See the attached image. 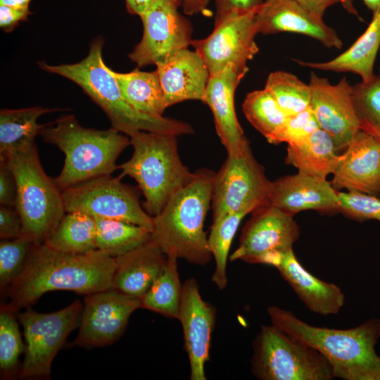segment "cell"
I'll use <instances>...</instances> for the list:
<instances>
[{"mask_svg":"<svg viewBox=\"0 0 380 380\" xmlns=\"http://www.w3.org/2000/svg\"><path fill=\"white\" fill-rule=\"evenodd\" d=\"M379 75H380V69H379Z\"/></svg>","mask_w":380,"mask_h":380,"instance_id":"681fc988","label":"cell"},{"mask_svg":"<svg viewBox=\"0 0 380 380\" xmlns=\"http://www.w3.org/2000/svg\"><path fill=\"white\" fill-rule=\"evenodd\" d=\"M248 69L233 65L211 74L204 101L214 118L217 134L227 155L240 154L249 141L239 122L235 110L236 89Z\"/></svg>","mask_w":380,"mask_h":380,"instance_id":"ac0fdd59","label":"cell"},{"mask_svg":"<svg viewBox=\"0 0 380 380\" xmlns=\"http://www.w3.org/2000/svg\"><path fill=\"white\" fill-rule=\"evenodd\" d=\"M338 211L357 220L380 221V198L359 191H338Z\"/></svg>","mask_w":380,"mask_h":380,"instance_id":"74e56055","label":"cell"},{"mask_svg":"<svg viewBox=\"0 0 380 380\" xmlns=\"http://www.w3.org/2000/svg\"><path fill=\"white\" fill-rule=\"evenodd\" d=\"M215 317L216 310L203 299L197 281L194 278L187 279L182 285L177 319L183 329L191 380L207 379L205 366L209 360Z\"/></svg>","mask_w":380,"mask_h":380,"instance_id":"e0dca14e","label":"cell"},{"mask_svg":"<svg viewBox=\"0 0 380 380\" xmlns=\"http://www.w3.org/2000/svg\"><path fill=\"white\" fill-rule=\"evenodd\" d=\"M251 213L247 210L226 215L213 221L208 237L210 251L215 262L212 281L217 289L227 286V264L232 240L243 217Z\"/></svg>","mask_w":380,"mask_h":380,"instance_id":"1f68e13d","label":"cell"},{"mask_svg":"<svg viewBox=\"0 0 380 380\" xmlns=\"http://www.w3.org/2000/svg\"><path fill=\"white\" fill-rule=\"evenodd\" d=\"M310 311L322 316L338 314L345 295L332 283L324 281L308 272L296 258L293 248L277 256L272 262Z\"/></svg>","mask_w":380,"mask_h":380,"instance_id":"603a6c76","label":"cell"},{"mask_svg":"<svg viewBox=\"0 0 380 380\" xmlns=\"http://www.w3.org/2000/svg\"><path fill=\"white\" fill-rule=\"evenodd\" d=\"M311 108L319 127L332 137L338 151L346 148L360 130L356 113L353 86L343 77L336 84L310 73Z\"/></svg>","mask_w":380,"mask_h":380,"instance_id":"2e32d148","label":"cell"},{"mask_svg":"<svg viewBox=\"0 0 380 380\" xmlns=\"http://www.w3.org/2000/svg\"><path fill=\"white\" fill-rule=\"evenodd\" d=\"M113 74L125 101L137 111L162 117L167 108L156 69L151 72L138 68L129 72Z\"/></svg>","mask_w":380,"mask_h":380,"instance_id":"83f0119b","label":"cell"},{"mask_svg":"<svg viewBox=\"0 0 380 380\" xmlns=\"http://www.w3.org/2000/svg\"><path fill=\"white\" fill-rule=\"evenodd\" d=\"M331 182L338 191L380 193V141L360 130L352 139L334 172Z\"/></svg>","mask_w":380,"mask_h":380,"instance_id":"ffe728a7","label":"cell"},{"mask_svg":"<svg viewBox=\"0 0 380 380\" xmlns=\"http://www.w3.org/2000/svg\"><path fill=\"white\" fill-rule=\"evenodd\" d=\"M330 134L319 128L298 142L289 144L286 163L298 172L326 179L334 174L341 155Z\"/></svg>","mask_w":380,"mask_h":380,"instance_id":"484cf974","label":"cell"},{"mask_svg":"<svg viewBox=\"0 0 380 380\" xmlns=\"http://www.w3.org/2000/svg\"><path fill=\"white\" fill-rule=\"evenodd\" d=\"M96 218L97 249L117 258L151 240V232L142 226L120 220Z\"/></svg>","mask_w":380,"mask_h":380,"instance_id":"f546056e","label":"cell"},{"mask_svg":"<svg viewBox=\"0 0 380 380\" xmlns=\"http://www.w3.org/2000/svg\"><path fill=\"white\" fill-rule=\"evenodd\" d=\"M31 13L29 8L0 5V27L5 32H11L20 22L25 20Z\"/></svg>","mask_w":380,"mask_h":380,"instance_id":"7bdbcfd3","label":"cell"},{"mask_svg":"<svg viewBox=\"0 0 380 380\" xmlns=\"http://www.w3.org/2000/svg\"><path fill=\"white\" fill-rule=\"evenodd\" d=\"M251 371L261 380H331V367L317 350L276 326L263 325L253 344Z\"/></svg>","mask_w":380,"mask_h":380,"instance_id":"ba28073f","label":"cell"},{"mask_svg":"<svg viewBox=\"0 0 380 380\" xmlns=\"http://www.w3.org/2000/svg\"><path fill=\"white\" fill-rule=\"evenodd\" d=\"M320 128L309 107L295 115H289L279 130L267 141L277 145L281 143L292 144L305 139Z\"/></svg>","mask_w":380,"mask_h":380,"instance_id":"f35d334b","label":"cell"},{"mask_svg":"<svg viewBox=\"0 0 380 380\" xmlns=\"http://www.w3.org/2000/svg\"><path fill=\"white\" fill-rule=\"evenodd\" d=\"M181 0H156L140 16L143 35L128 55L138 68L156 65L191 44V22L179 11Z\"/></svg>","mask_w":380,"mask_h":380,"instance_id":"7c38bea8","label":"cell"},{"mask_svg":"<svg viewBox=\"0 0 380 380\" xmlns=\"http://www.w3.org/2000/svg\"><path fill=\"white\" fill-rule=\"evenodd\" d=\"M14 314L1 306L0 369L1 376H9L13 373L17 367L20 355L25 349Z\"/></svg>","mask_w":380,"mask_h":380,"instance_id":"8d00e7d4","label":"cell"},{"mask_svg":"<svg viewBox=\"0 0 380 380\" xmlns=\"http://www.w3.org/2000/svg\"><path fill=\"white\" fill-rule=\"evenodd\" d=\"M215 172L200 168L153 217L151 239L167 256L205 265L212 257L204 221L211 207Z\"/></svg>","mask_w":380,"mask_h":380,"instance_id":"277c9868","label":"cell"},{"mask_svg":"<svg viewBox=\"0 0 380 380\" xmlns=\"http://www.w3.org/2000/svg\"><path fill=\"white\" fill-rule=\"evenodd\" d=\"M210 0H181L182 8L184 14L194 15L201 14L208 16L210 11L208 5Z\"/></svg>","mask_w":380,"mask_h":380,"instance_id":"ee69618b","label":"cell"},{"mask_svg":"<svg viewBox=\"0 0 380 380\" xmlns=\"http://www.w3.org/2000/svg\"><path fill=\"white\" fill-rule=\"evenodd\" d=\"M215 23L232 15L244 14L258 9L264 0H214Z\"/></svg>","mask_w":380,"mask_h":380,"instance_id":"ab89813d","label":"cell"},{"mask_svg":"<svg viewBox=\"0 0 380 380\" xmlns=\"http://www.w3.org/2000/svg\"><path fill=\"white\" fill-rule=\"evenodd\" d=\"M139 308L140 298L114 289L87 295L72 345L93 348L113 343L123 333L131 315Z\"/></svg>","mask_w":380,"mask_h":380,"instance_id":"9a60e30c","label":"cell"},{"mask_svg":"<svg viewBox=\"0 0 380 380\" xmlns=\"http://www.w3.org/2000/svg\"><path fill=\"white\" fill-rule=\"evenodd\" d=\"M177 137L169 133L139 132L129 137L132 157L119 165V176H129L137 182L145 198L143 207L152 217L158 215L170 197L194 175L181 160Z\"/></svg>","mask_w":380,"mask_h":380,"instance_id":"8992f818","label":"cell"},{"mask_svg":"<svg viewBox=\"0 0 380 380\" xmlns=\"http://www.w3.org/2000/svg\"><path fill=\"white\" fill-rule=\"evenodd\" d=\"M46 143L57 146L65 160L54 179L63 191L72 186L119 169L116 160L130 145V138L113 127L99 130L84 127L73 115H63L48 123L39 132Z\"/></svg>","mask_w":380,"mask_h":380,"instance_id":"5b68a950","label":"cell"},{"mask_svg":"<svg viewBox=\"0 0 380 380\" xmlns=\"http://www.w3.org/2000/svg\"><path fill=\"white\" fill-rule=\"evenodd\" d=\"M242 109L248 122L267 141L279 130L288 118L265 89L248 93Z\"/></svg>","mask_w":380,"mask_h":380,"instance_id":"d6a6232c","label":"cell"},{"mask_svg":"<svg viewBox=\"0 0 380 380\" xmlns=\"http://www.w3.org/2000/svg\"><path fill=\"white\" fill-rule=\"evenodd\" d=\"M17 185L15 176L6 160H0V204L15 207Z\"/></svg>","mask_w":380,"mask_h":380,"instance_id":"b9f144b4","label":"cell"},{"mask_svg":"<svg viewBox=\"0 0 380 380\" xmlns=\"http://www.w3.org/2000/svg\"><path fill=\"white\" fill-rule=\"evenodd\" d=\"M258 33L293 32L312 37L327 48L341 49L336 32L322 18L309 11L296 0H264L255 13Z\"/></svg>","mask_w":380,"mask_h":380,"instance_id":"d6986e66","label":"cell"},{"mask_svg":"<svg viewBox=\"0 0 380 380\" xmlns=\"http://www.w3.org/2000/svg\"><path fill=\"white\" fill-rule=\"evenodd\" d=\"M315 15L322 18L331 6L340 3L339 0H296Z\"/></svg>","mask_w":380,"mask_h":380,"instance_id":"f6af8a7d","label":"cell"},{"mask_svg":"<svg viewBox=\"0 0 380 380\" xmlns=\"http://www.w3.org/2000/svg\"><path fill=\"white\" fill-rule=\"evenodd\" d=\"M115 259L113 289L141 299L164 267L167 255L151 239Z\"/></svg>","mask_w":380,"mask_h":380,"instance_id":"cb8c5ba5","label":"cell"},{"mask_svg":"<svg viewBox=\"0 0 380 380\" xmlns=\"http://www.w3.org/2000/svg\"><path fill=\"white\" fill-rule=\"evenodd\" d=\"M96 233L94 217L82 212H68L43 243L63 253H85L97 249Z\"/></svg>","mask_w":380,"mask_h":380,"instance_id":"f1b7e54d","label":"cell"},{"mask_svg":"<svg viewBox=\"0 0 380 380\" xmlns=\"http://www.w3.org/2000/svg\"><path fill=\"white\" fill-rule=\"evenodd\" d=\"M115 268V258L98 249L72 254L34 241L22 273L5 291L10 300L1 307L15 313L51 291L89 295L112 289Z\"/></svg>","mask_w":380,"mask_h":380,"instance_id":"6da1fadb","label":"cell"},{"mask_svg":"<svg viewBox=\"0 0 380 380\" xmlns=\"http://www.w3.org/2000/svg\"><path fill=\"white\" fill-rule=\"evenodd\" d=\"M258 9L215 23L208 37L192 41L191 45L200 55L210 75L229 65L248 69V62L259 51L255 41L258 34L255 23Z\"/></svg>","mask_w":380,"mask_h":380,"instance_id":"5bb4252c","label":"cell"},{"mask_svg":"<svg viewBox=\"0 0 380 380\" xmlns=\"http://www.w3.org/2000/svg\"><path fill=\"white\" fill-rule=\"evenodd\" d=\"M268 205L293 215L308 210L338 211V191L327 179L298 172L271 182Z\"/></svg>","mask_w":380,"mask_h":380,"instance_id":"44dd1931","label":"cell"},{"mask_svg":"<svg viewBox=\"0 0 380 380\" xmlns=\"http://www.w3.org/2000/svg\"><path fill=\"white\" fill-rule=\"evenodd\" d=\"M82 308L76 300L53 312L39 313L28 309L18 313L26 343L20 377L50 376L52 362L68 336L79 324Z\"/></svg>","mask_w":380,"mask_h":380,"instance_id":"8fae6325","label":"cell"},{"mask_svg":"<svg viewBox=\"0 0 380 380\" xmlns=\"http://www.w3.org/2000/svg\"><path fill=\"white\" fill-rule=\"evenodd\" d=\"M156 0H125L127 11L132 15L141 16Z\"/></svg>","mask_w":380,"mask_h":380,"instance_id":"bcb514c9","label":"cell"},{"mask_svg":"<svg viewBox=\"0 0 380 380\" xmlns=\"http://www.w3.org/2000/svg\"><path fill=\"white\" fill-rule=\"evenodd\" d=\"M3 160L15 178V208L23 221V234L43 243L66 213L62 191L44 172L36 145L11 153Z\"/></svg>","mask_w":380,"mask_h":380,"instance_id":"52a82bcc","label":"cell"},{"mask_svg":"<svg viewBox=\"0 0 380 380\" xmlns=\"http://www.w3.org/2000/svg\"><path fill=\"white\" fill-rule=\"evenodd\" d=\"M23 235V221L15 207H0V237L12 239Z\"/></svg>","mask_w":380,"mask_h":380,"instance_id":"60d3db41","label":"cell"},{"mask_svg":"<svg viewBox=\"0 0 380 380\" xmlns=\"http://www.w3.org/2000/svg\"><path fill=\"white\" fill-rule=\"evenodd\" d=\"M156 66L167 108L188 100L204 101L210 74L195 50L177 51Z\"/></svg>","mask_w":380,"mask_h":380,"instance_id":"7402d4cb","label":"cell"},{"mask_svg":"<svg viewBox=\"0 0 380 380\" xmlns=\"http://www.w3.org/2000/svg\"><path fill=\"white\" fill-rule=\"evenodd\" d=\"M365 6L373 12L380 8V0H362ZM339 2L347 9V11L353 14L358 16L357 11L355 10L352 4L351 0H339Z\"/></svg>","mask_w":380,"mask_h":380,"instance_id":"7dc6e473","label":"cell"},{"mask_svg":"<svg viewBox=\"0 0 380 380\" xmlns=\"http://www.w3.org/2000/svg\"><path fill=\"white\" fill-rule=\"evenodd\" d=\"M121 177L105 175L62 191L65 210L96 218L120 220L153 229V217L140 203V189L126 184Z\"/></svg>","mask_w":380,"mask_h":380,"instance_id":"9c48e42d","label":"cell"},{"mask_svg":"<svg viewBox=\"0 0 380 380\" xmlns=\"http://www.w3.org/2000/svg\"><path fill=\"white\" fill-rule=\"evenodd\" d=\"M264 89L271 94L288 116L310 107L311 92L309 84L291 72L284 70L270 72Z\"/></svg>","mask_w":380,"mask_h":380,"instance_id":"836d02e7","label":"cell"},{"mask_svg":"<svg viewBox=\"0 0 380 380\" xmlns=\"http://www.w3.org/2000/svg\"><path fill=\"white\" fill-rule=\"evenodd\" d=\"M271 182L254 158L250 144L236 156L227 155L215 174L211 208L213 222L242 210L251 213L268 205Z\"/></svg>","mask_w":380,"mask_h":380,"instance_id":"30bf717a","label":"cell"},{"mask_svg":"<svg viewBox=\"0 0 380 380\" xmlns=\"http://www.w3.org/2000/svg\"><path fill=\"white\" fill-rule=\"evenodd\" d=\"M103 44L101 37L94 39L87 56L76 63L52 65L40 62L39 65L44 71L63 77L80 87L103 110L112 127L129 137L141 131L177 136L194 133L187 122L164 116L153 117L132 108L122 96L113 70L103 61Z\"/></svg>","mask_w":380,"mask_h":380,"instance_id":"3957f363","label":"cell"},{"mask_svg":"<svg viewBox=\"0 0 380 380\" xmlns=\"http://www.w3.org/2000/svg\"><path fill=\"white\" fill-rule=\"evenodd\" d=\"M272 324L310 346L330 365L334 378L380 380V356L375 346L380 338V320L372 318L347 329L310 325L293 312L268 307Z\"/></svg>","mask_w":380,"mask_h":380,"instance_id":"7a4b0ae2","label":"cell"},{"mask_svg":"<svg viewBox=\"0 0 380 380\" xmlns=\"http://www.w3.org/2000/svg\"><path fill=\"white\" fill-rule=\"evenodd\" d=\"M57 109L34 106L20 109H1L0 111V160L8 155L32 148L36 137L46 124L37 120L44 114Z\"/></svg>","mask_w":380,"mask_h":380,"instance_id":"4316f807","label":"cell"},{"mask_svg":"<svg viewBox=\"0 0 380 380\" xmlns=\"http://www.w3.org/2000/svg\"><path fill=\"white\" fill-rule=\"evenodd\" d=\"M182 285L177 269V258L167 256V261L160 273L141 298V308L177 319Z\"/></svg>","mask_w":380,"mask_h":380,"instance_id":"4dcf8cb0","label":"cell"},{"mask_svg":"<svg viewBox=\"0 0 380 380\" xmlns=\"http://www.w3.org/2000/svg\"><path fill=\"white\" fill-rule=\"evenodd\" d=\"M251 214L229 260L270 265L277 256L293 248L300 235L299 227L293 215L271 205Z\"/></svg>","mask_w":380,"mask_h":380,"instance_id":"4fadbf2b","label":"cell"},{"mask_svg":"<svg viewBox=\"0 0 380 380\" xmlns=\"http://www.w3.org/2000/svg\"><path fill=\"white\" fill-rule=\"evenodd\" d=\"M34 241L26 235L0 242V287L5 293L7 288L22 273L30 246Z\"/></svg>","mask_w":380,"mask_h":380,"instance_id":"d590c367","label":"cell"},{"mask_svg":"<svg viewBox=\"0 0 380 380\" xmlns=\"http://www.w3.org/2000/svg\"><path fill=\"white\" fill-rule=\"evenodd\" d=\"M372 19L364 33L345 51L325 62L293 61L299 65L336 72H352L360 75L362 82L374 76V65L380 48V8L372 13Z\"/></svg>","mask_w":380,"mask_h":380,"instance_id":"d4e9b609","label":"cell"},{"mask_svg":"<svg viewBox=\"0 0 380 380\" xmlns=\"http://www.w3.org/2000/svg\"><path fill=\"white\" fill-rule=\"evenodd\" d=\"M353 96L360 129L380 141V75L353 86Z\"/></svg>","mask_w":380,"mask_h":380,"instance_id":"e575fe53","label":"cell"},{"mask_svg":"<svg viewBox=\"0 0 380 380\" xmlns=\"http://www.w3.org/2000/svg\"><path fill=\"white\" fill-rule=\"evenodd\" d=\"M32 0H0V5H6L19 8H29Z\"/></svg>","mask_w":380,"mask_h":380,"instance_id":"c3c4849f","label":"cell"}]
</instances>
